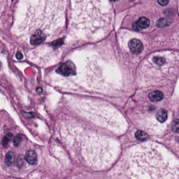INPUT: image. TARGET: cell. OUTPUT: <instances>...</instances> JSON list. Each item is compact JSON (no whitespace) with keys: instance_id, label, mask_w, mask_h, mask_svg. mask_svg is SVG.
Returning a JSON list of instances; mask_svg holds the SVG:
<instances>
[{"instance_id":"1","label":"cell","mask_w":179,"mask_h":179,"mask_svg":"<svg viewBox=\"0 0 179 179\" xmlns=\"http://www.w3.org/2000/svg\"><path fill=\"white\" fill-rule=\"evenodd\" d=\"M130 179H179V161L153 144L134 147L128 158Z\"/></svg>"},{"instance_id":"2","label":"cell","mask_w":179,"mask_h":179,"mask_svg":"<svg viewBox=\"0 0 179 179\" xmlns=\"http://www.w3.org/2000/svg\"><path fill=\"white\" fill-rule=\"evenodd\" d=\"M56 72L64 76H69L76 73V68L74 63L70 61L65 62L61 65Z\"/></svg>"},{"instance_id":"3","label":"cell","mask_w":179,"mask_h":179,"mask_svg":"<svg viewBox=\"0 0 179 179\" xmlns=\"http://www.w3.org/2000/svg\"><path fill=\"white\" fill-rule=\"evenodd\" d=\"M128 45L130 50L134 54L140 53L143 49V44L137 39H132L129 41Z\"/></svg>"},{"instance_id":"4","label":"cell","mask_w":179,"mask_h":179,"mask_svg":"<svg viewBox=\"0 0 179 179\" xmlns=\"http://www.w3.org/2000/svg\"><path fill=\"white\" fill-rule=\"evenodd\" d=\"M46 38L45 34L41 31H35L30 38V43L33 45H36L42 43Z\"/></svg>"},{"instance_id":"5","label":"cell","mask_w":179,"mask_h":179,"mask_svg":"<svg viewBox=\"0 0 179 179\" xmlns=\"http://www.w3.org/2000/svg\"><path fill=\"white\" fill-rule=\"evenodd\" d=\"M25 159L29 164L35 165L37 163V160L36 153L33 150L27 151L25 155Z\"/></svg>"},{"instance_id":"6","label":"cell","mask_w":179,"mask_h":179,"mask_svg":"<svg viewBox=\"0 0 179 179\" xmlns=\"http://www.w3.org/2000/svg\"><path fill=\"white\" fill-rule=\"evenodd\" d=\"M149 98L153 102H159L163 98V94L161 91L156 90L151 92L149 95Z\"/></svg>"},{"instance_id":"7","label":"cell","mask_w":179,"mask_h":179,"mask_svg":"<svg viewBox=\"0 0 179 179\" xmlns=\"http://www.w3.org/2000/svg\"><path fill=\"white\" fill-rule=\"evenodd\" d=\"M156 117L159 122H161V123L165 122L167 119V111L163 108L160 109L157 113Z\"/></svg>"},{"instance_id":"8","label":"cell","mask_w":179,"mask_h":179,"mask_svg":"<svg viewBox=\"0 0 179 179\" xmlns=\"http://www.w3.org/2000/svg\"><path fill=\"white\" fill-rule=\"evenodd\" d=\"M137 24L138 25L140 29H147L148 27L149 26L150 22L149 19H147L146 17H141L137 22Z\"/></svg>"},{"instance_id":"9","label":"cell","mask_w":179,"mask_h":179,"mask_svg":"<svg viewBox=\"0 0 179 179\" xmlns=\"http://www.w3.org/2000/svg\"><path fill=\"white\" fill-rule=\"evenodd\" d=\"M15 159V155L14 153L10 151L7 153L5 157V163L7 166H10L14 163Z\"/></svg>"},{"instance_id":"10","label":"cell","mask_w":179,"mask_h":179,"mask_svg":"<svg viewBox=\"0 0 179 179\" xmlns=\"http://www.w3.org/2000/svg\"><path fill=\"white\" fill-rule=\"evenodd\" d=\"M136 138L140 141H144L148 138V134L142 131H138L135 134Z\"/></svg>"},{"instance_id":"11","label":"cell","mask_w":179,"mask_h":179,"mask_svg":"<svg viewBox=\"0 0 179 179\" xmlns=\"http://www.w3.org/2000/svg\"><path fill=\"white\" fill-rule=\"evenodd\" d=\"M13 134H12V133H9L6 134V135L4 137L3 139V146H4V147H6L7 145H8V144H9V143L10 142V140H11V139H12V137H13Z\"/></svg>"},{"instance_id":"12","label":"cell","mask_w":179,"mask_h":179,"mask_svg":"<svg viewBox=\"0 0 179 179\" xmlns=\"http://www.w3.org/2000/svg\"><path fill=\"white\" fill-rule=\"evenodd\" d=\"M172 129L175 133H179V119H175L173 122Z\"/></svg>"},{"instance_id":"13","label":"cell","mask_w":179,"mask_h":179,"mask_svg":"<svg viewBox=\"0 0 179 179\" xmlns=\"http://www.w3.org/2000/svg\"><path fill=\"white\" fill-rule=\"evenodd\" d=\"M168 25L167 19L162 18L159 19L157 22V26L159 27H164Z\"/></svg>"},{"instance_id":"14","label":"cell","mask_w":179,"mask_h":179,"mask_svg":"<svg viewBox=\"0 0 179 179\" xmlns=\"http://www.w3.org/2000/svg\"><path fill=\"white\" fill-rule=\"evenodd\" d=\"M22 140V136L19 135L16 136L13 140V143L15 146H18Z\"/></svg>"},{"instance_id":"15","label":"cell","mask_w":179,"mask_h":179,"mask_svg":"<svg viewBox=\"0 0 179 179\" xmlns=\"http://www.w3.org/2000/svg\"><path fill=\"white\" fill-rule=\"evenodd\" d=\"M153 61L157 64L159 65H162L165 61V59L161 57H155L153 58Z\"/></svg>"},{"instance_id":"16","label":"cell","mask_w":179,"mask_h":179,"mask_svg":"<svg viewBox=\"0 0 179 179\" xmlns=\"http://www.w3.org/2000/svg\"><path fill=\"white\" fill-rule=\"evenodd\" d=\"M169 1L170 0H158V2L160 5L165 6L167 5L168 3L169 2Z\"/></svg>"},{"instance_id":"17","label":"cell","mask_w":179,"mask_h":179,"mask_svg":"<svg viewBox=\"0 0 179 179\" xmlns=\"http://www.w3.org/2000/svg\"><path fill=\"white\" fill-rule=\"evenodd\" d=\"M132 27L136 31H139L140 30V29L139 28L138 26V25L137 24V22H134V23H133V24H132Z\"/></svg>"},{"instance_id":"18","label":"cell","mask_w":179,"mask_h":179,"mask_svg":"<svg viewBox=\"0 0 179 179\" xmlns=\"http://www.w3.org/2000/svg\"><path fill=\"white\" fill-rule=\"evenodd\" d=\"M16 57L18 60H21L23 58V55L20 52H17L16 54Z\"/></svg>"},{"instance_id":"19","label":"cell","mask_w":179,"mask_h":179,"mask_svg":"<svg viewBox=\"0 0 179 179\" xmlns=\"http://www.w3.org/2000/svg\"><path fill=\"white\" fill-rule=\"evenodd\" d=\"M111 1H114V2H115V1H116L117 0H111Z\"/></svg>"}]
</instances>
